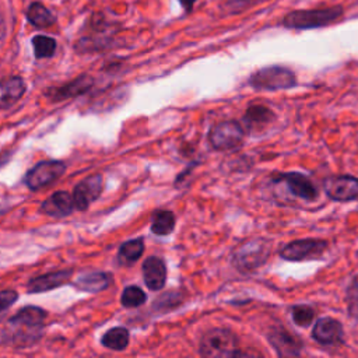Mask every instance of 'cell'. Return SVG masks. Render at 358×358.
<instances>
[{"mask_svg":"<svg viewBox=\"0 0 358 358\" xmlns=\"http://www.w3.org/2000/svg\"><path fill=\"white\" fill-rule=\"evenodd\" d=\"M267 338L280 357H295L301 354L302 341L287 329L275 327L268 333Z\"/></svg>","mask_w":358,"mask_h":358,"instance_id":"cell-12","label":"cell"},{"mask_svg":"<svg viewBox=\"0 0 358 358\" xmlns=\"http://www.w3.org/2000/svg\"><path fill=\"white\" fill-rule=\"evenodd\" d=\"M32 45H34V53H35L36 59L50 57V56H53V53L56 50V41L52 39L50 36H45V35L34 36Z\"/></svg>","mask_w":358,"mask_h":358,"instance_id":"cell-25","label":"cell"},{"mask_svg":"<svg viewBox=\"0 0 358 358\" xmlns=\"http://www.w3.org/2000/svg\"><path fill=\"white\" fill-rule=\"evenodd\" d=\"M143 277L145 285L152 291H159L165 285L166 266L165 262L157 256L147 257L143 263Z\"/></svg>","mask_w":358,"mask_h":358,"instance_id":"cell-13","label":"cell"},{"mask_svg":"<svg viewBox=\"0 0 358 358\" xmlns=\"http://www.w3.org/2000/svg\"><path fill=\"white\" fill-rule=\"evenodd\" d=\"M175 228V215L168 210H157L151 217V232L159 236L169 235Z\"/></svg>","mask_w":358,"mask_h":358,"instance_id":"cell-21","label":"cell"},{"mask_svg":"<svg viewBox=\"0 0 358 358\" xmlns=\"http://www.w3.org/2000/svg\"><path fill=\"white\" fill-rule=\"evenodd\" d=\"M4 34H6V25H4L3 18L0 17V39L4 36Z\"/></svg>","mask_w":358,"mask_h":358,"instance_id":"cell-31","label":"cell"},{"mask_svg":"<svg viewBox=\"0 0 358 358\" xmlns=\"http://www.w3.org/2000/svg\"><path fill=\"white\" fill-rule=\"evenodd\" d=\"M144 252V241L143 238H136V239H130L127 242H124L117 253L119 262L122 264H133L134 262H137L141 255Z\"/></svg>","mask_w":358,"mask_h":358,"instance_id":"cell-22","label":"cell"},{"mask_svg":"<svg viewBox=\"0 0 358 358\" xmlns=\"http://www.w3.org/2000/svg\"><path fill=\"white\" fill-rule=\"evenodd\" d=\"M238 340L235 334L224 327H214L207 330L199 344V352L203 357L218 358V357H236L241 355L238 351Z\"/></svg>","mask_w":358,"mask_h":358,"instance_id":"cell-3","label":"cell"},{"mask_svg":"<svg viewBox=\"0 0 358 358\" xmlns=\"http://www.w3.org/2000/svg\"><path fill=\"white\" fill-rule=\"evenodd\" d=\"M270 255V243L263 238H250L232 253V264L242 273H252L257 270Z\"/></svg>","mask_w":358,"mask_h":358,"instance_id":"cell-2","label":"cell"},{"mask_svg":"<svg viewBox=\"0 0 358 358\" xmlns=\"http://www.w3.org/2000/svg\"><path fill=\"white\" fill-rule=\"evenodd\" d=\"M66 171V165L62 161H42L32 166L25 175V185L31 190L45 187L59 179Z\"/></svg>","mask_w":358,"mask_h":358,"instance_id":"cell-7","label":"cell"},{"mask_svg":"<svg viewBox=\"0 0 358 358\" xmlns=\"http://www.w3.org/2000/svg\"><path fill=\"white\" fill-rule=\"evenodd\" d=\"M326 194L334 201L358 199V178L352 175H333L323 180Z\"/></svg>","mask_w":358,"mask_h":358,"instance_id":"cell-8","label":"cell"},{"mask_svg":"<svg viewBox=\"0 0 358 358\" xmlns=\"http://www.w3.org/2000/svg\"><path fill=\"white\" fill-rule=\"evenodd\" d=\"M343 15L341 6L324 7V8H312V10H295L288 13L282 25L292 29H310L326 27L334 21H337Z\"/></svg>","mask_w":358,"mask_h":358,"instance_id":"cell-1","label":"cell"},{"mask_svg":"<svg viewBox=\"0 0 358 358\" xmlns=\"http://www.w3.org/2000/svg\"><path fill=\"white\" fill-rule=\"evenodd\" d=\"M347 303L350 315L358 319V275L352 278L347 291Z\"/></svg>","mask_w":358,"mask_h":358,"instance_id":"cell-28","label":"cell"},{"mask_svg":"<svg viewBox=\"0 0 358 358\" xmlns=\"http://www.w3.org/2000/svg\"><path fill=\"white\" fill-rule=\"evenodd\" d=\"M249 84L255 90H264V91L288 90L296 85V77L292 70L284 66H268L255 71L249 77Z\"/></svg>","mask_w":358,"mask_h":358,"instance_id":"cell-4","label":"cell"},{"mask_svg":"<svg viewBox=\"0 0 358 358\" xmlns=\"http://www.w3.org/2000/svg\"><path fill=\"white\" fill-rule=\"evenodd\" d=\"M101 341L102 345L109 350L122 351L129 344V331L124 327H113L103 334Z\"/></svg>","mask_w":358,"mask_h":358,"instance_id":"cell-23","label":"cell"},{"mask_svg":"<svg viewBox=\"0 0 358 358\" xmlns=\"http://www.w3.org/2000/svg\"><path fill=\"white\" fill-rule=\"evenodd\" d=\"M110 284V275L103 271H94L81 275L76 282L74 287L85 291V292H99L108 288Z\"/></svg>","mask_w":358,"mask_h":358,"instance_id":"cell-20","label":"cell"},{"mask_svg":"<svg viewBox=\"0 0 358 358\" xmlns=\"http://www.w3.org/2000/svg\"><path fill=\"white\" fill-rule=\"evenodd\" d=\"M327 246L329 243L324 239H317V238L296 239L282 246L280 250V256L289 262H303V260L317 259L326 252Z\"/></svg>","mask_w":358,"mask_h":358,"instance_id":"cell-6","label":"cell"},{"mask_svg":"<svg viewBox=\"0 0 358 358\" xmlns=\"http://www.w3.org/2000/svg\"><path fill=\"white\" fill-rule=\"evenodd\" d=\"M291 315H292V320L298 326L306 327L312 323V320L315 317V310L308 305H295L291 309Z\"/></svg>","mask_w":358,"mask_h":358,"instance_id":"cell-27","label":"cell"},{"mask_svg":"<svg viewBox=\"0 0 358 358\" xmlns=\"http://www.w3.org/2000/svg\"><path fill=\"white\" fill-rule=\"evenodd\" d=\"M275 180L282 182L289 190V193L305 201H313L317 197V189L313 185V182L299 172L280 173Z\"/></svg>","mask_w":358,"mask_h":358,"instance_id":"cell-9","label":"cell"},{"mask_svg":"<svg viewBox=\"0 0 358 358\" xmlns=\"http://www.w3.org/2000/svg\"><path fill=\"white\" fill-rule=\"evenodd\" d=\"M74 208V200L73 196L67 192H56L50 197H48L42 206L41 210L52 217H64L69 215Z\"/></svg>","mask_w":358,"mask_h":358,"instance_id":"cell-16","label":"cell"},{"mask_svg":"<svg viewBox=\"0 0 358 358\" xmlns=\"http://www.w3.org/2000/svg\"><path fill=\"white\" fill-rule=\"evenodd\" d=\"M71 274L73 270H59L35 277L28 282V292H43L60 287L69 281Z\"/></svg>","mask_w":358,"mask_h":358,"instance_id":"cell-15","label":"cell"},{"mask_svg":"<svg viewBox=\"0 0 358 358\" xmlns=\"http://www.w3.org/2000/svg\"><path fill=\"white\" fill-rule=\"evenodd\" d=\"M46 317V312L38 306H25L21 310L17 312L15 316H13L8 323L17 327H39L42 326L43 320Z\"/></svg>","mask_w":358,"mask_h":358,"instance_id":"cell-19","label":"cell"},{"mask_svg":"<svg viewBox=\"0 0 358 358\" xmlns=\"http://www.w3.org/2000/svg\"><path fill=\"white\" fill-rule=\"evenodd\" d=\"M194 1H196V0H179V3L182 4V7H183L185 10H190Z\"/></svg>","mask_w":358,"mask_h":358,"instance_id":"cell-30","label":"cell"},{"mask_svg":"<svg viewBox=\"0 0 358 358\" xmlns=\"http://www.w3.org/2000/svg\"><path fill=\"white\" fill-rule=\"evenodd\" d=\"M145 299H147L145 292L137 285L126 287L120 296V302L126 308H137V306L143 305L145 302Z\"/></svg>","mask_w":358,"mask_h":358,"instance_id":"cell-26","label":"cell"},{"mask_svg":"<svg viewBox=\"0 0 358 358\" xmlns=\"http://www.w3.org/2000/svg\"><path fill=\"white\" fill-rule=\"evenodd\" d=\"M245 137V130L236 120H224L214 124L208 131V141L214 150L228 151L236 148Z\"/></svg>","mask_w":358,"mask_h":358,"instance_id":"cell-5","label":"cell"},{"mask_svg":"<svg viewBox=\"0 0 358 358\" xmlns=\"http://www.w3.org/2000/svg\"><path fill=\"white\" fill-rule=\"evenodd\" d=\"M25 92V83L21 77H11L0 83V109L14 105Z\"/></svg>","mask_w":358,"mask_h":358,"instance_id":"cell-17","label":"cell"},{"mask_svg":"<svg viewBox=\"0 0 358 358\" xmlns=\"http://www.w3.org/2000/svg\"><path fill=\"white\" fill-rule=\"evenodd\" d=\"M102 192V176L95 173L84 180H81L73 193V200H74V207L80 211H84L88 208V206L99 197Z\"/></svg>","mask_w":358,"mask_h":358,"instance_id":"cell-10","label":"cell"},{"mask_svg":"<svg viewBox=\"0 0 358 358\" xmlns=\"http://www.w3.org/2000/svg\"><path fill=\"white\" fill-rule=\"evenodd\" d=\"M94 84V80L92 77L87 76V74H83L80 77H77L76 80H73L71 83L69 84H64L62 87H57V88H52L50 91H48V96L52 98L53 101H63L66 98H73V96H77V95H81L84 92H87Z\"/></svg>","mask_w":358,"mask_h":358,"instance_id":"cell-14","label":"cell"},{"mask_svg":"<svg viewBox=\"0 0 358 358\" xmlns=\"http://www.w3.org/2000/svg\"><path fill=\"white\" fill-rule=\"evenodd\" d=\"M274 119V112L262 103H253L250 105L245 115H243V123L248 130H257L263 126H267Z\"/></svg>","mask_w":358,"mask_h":358,"instance_id":"cell-18","label":"cell"},{"mask_svg":"<svg viewBox=\"0 0 358 358\" xmlns=\"http://www.w3.org/2000/svg\"><path fill=\"white\" fill-rule=\"evenodd\" d=\"M344 330L341 323L334 317H320L312 329V337L322 345H333L343 341Z\"/></svg>","mask_w":358,"mask_h":358,"instance_id":"cell-11","label":"cell"},{"mask_svg":"<svg viewBox=\"0 0 358 358\" xmlns=\"http://www.w3.org/2000/svg\"><path fill=\"white\" fill-rule=\"evenodd\" d=\"M18 298V294L13 289L0 291V312L10 308Z\"/></svg>","mask_w":358,"mask_h":358,"instance_id":"cell-29","label":"cell"},{"mask_svg":"<svg viewBox=\"0 0 358 358\" xmlns=\"http://www.w3.org/2000/svg\"><path fill=\"white\" fill-rule=\"evenodd\" d=\"M28 21L36 28H46L55 22L52 13L41 3H32L27 11Z\"/></svg>","mask_w":358,"mask_h":358,"instance_id":"cell-24","label":"cell"}]
</instances>
